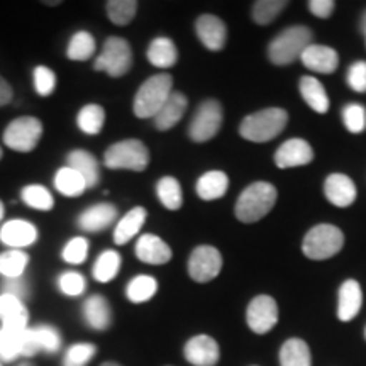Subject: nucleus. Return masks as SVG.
<instances>
[{
  "label": "nucleus",
  "instance_id": "nucleus-1",
  "mask_svg": "<svg viewBox=\"0 0 366 366\" xmlns=\"http://www.w3.org/2000/svg\"><path fill=\"white\" fill-rule=\"evenodd\" d=\"M277 189L268 182H254L246 187L237 197L234 207L236 217L241 222L251 224L263 219L274 207L277 202Z\"/></svg>",
  "mask_w": 366,
  "mask_h": 366
},
{
  "label": "nucleus",
  "instance_id": "nucleus-2",
  "mask_svg": "<svg viewBox=\"0 0 366 366\" xmlns=\"http://www.w3.org/2000/svg\"><path fill=\"white\" fill-rule=\"evenodd\" d=\"M288 114L280 107H269L249 114L242 119L239 126V134L251 143H268L280 136L287 127Z\"/></svg>",
  "mask_w": 366,
  "mask_h": 366
},
{
  "label": "nucleus",
  "instance_id": "nucleus-3",
  "mask_svg": "<svg viewBox=\"0 0 366 366\" xmlns=\"http://www.w3.org/2000/svg\"><path fill=\"white\" fill-rule=\"evenodd\" d=\"M309 44H312V31L307 26H292L272 39L268 44V58L277 66L292 65L300 59Z\"/></svg>",
  "mask_w": 366,
  "mask_h": 366
},
{
  "label": "nucleus",
  "instance_id": "nucleus-4",
  "mask_svg": "<svg viewBox=\"0 0 366 366\" xmlns=\"http://www.w3.org/2000/svg\"><path fill=\"white\" fill-rule=\"evenodd\" d=\"M173 94V79L168 73L149 76L137 90L132 111L139 119H153Z\"/></svg>",
  "mask_w": 366,
  "mask_h": 366
},
{
  "label": "nucleus",
  "instance_id": "nucleus-5",
  "mask_svg": "<svg viewBox=\"0 0 366 366\" xmlns=\"http://www.w3.org/2000/svg\"><path fill=\"white\" fill-rule=\"evenodd\" d=\"M104 163L111 170L144 172L149 164V151L139 139L119 141L105 149Z\"/></svg>",
  "mask_w": 366,
  "mask_h": 366
},
{
  "label": "nucleus",
  "instance_id": "nucleus-6",
  "mask_svg": "<svg viewBox=\"0 0 366 366\" xmlns=\"http://www.w3.org/2000/svg\"><path fill=\"white\" fill-rule=\"evenodd\" d=\"M345 244V234L332 224H317L305 234L302 251L310 259H329L336 256Z\"/></svg>",
  "mask_w": 366,
  "mask_h": 366
},
{
  "label": "nucleus",
  "instance_id": "nucleus-7",
  "mask_svg": "<svg viewBox=\"0 0 366 366\" xmlns=\"http://www.w3.org/2000/svg\"><path fill=\"white\" fill-rule=\"evenodd\" d=\"M94 66L97 71H105L114 79L124 76L132 66V51L129 43L126 39L117 38V36L107 38L104 43L102 53L95 59Z\"/></svg>",
  "mask_w": 366,
  "mask_h": 366
},
{
  "label": "nucleus",
  "instance_id": "nucleus-8",
  "mask_svg": "<svg viewBox=\"0 0 366 366\" xmlns=\"http://www.w3.org/2000/svg\"><path fill=\"white\" fill-rule=\"evenodd\" d=\"M222 105L216 99L204 100L197 107L189 126V136L194 143H205L216 137L222 126Z\"/></svg>",
  "mask_w": 366,
  "mask_h": 366
},
{
  "label": "nucleus",
  "instance_id": "nucleus-9",
  "mask_svg": "<svg viewBox=\"0 0 366 366\" xmlns=\"http://www.w3.org/2000/svg\"><path fill=\"white\" fill-rule=\"evenodd\" d=\"M43 136V124L36 117H19L12 121L4 131V143L14 151L29 153L33 151Z\"/></svg>",
  "mask_w": 366,
  "mask_h": 366
},
{
  "label": "nucleus",
  "instance_id": "nucleus-10",
  "mask_svg": "<svg viewBox=\"0 0 366 366\" xmlns=\"http://www.w3.org/2000/svg\"><path fill=\"white\" fill-rule=\"evenodd\" d=\"M222 269L221 251L214 246H197L189 258V274L197 283H207L217 278Z\"/></svg>",
  "mask_w": 366,
  "mask_h": 366
},
{
  "label": "nucleus",
  "instance_id": "nucleus-11",
  "mask_svg": "<svg viewBox=\"0 0 366 366\" xmlns=\"http://www.w3.org/2000/svg\"><path fill=\"white\" fill-rule=\"evenodd\" d=\"M246 322L254 334H267L278 322L277 300L269 295H258L249 302Z\"/></svg>",
  "mask_w": 366,
  "mask_h": 366
},
{
  "label": "nucleus",
  "instance_id": "nucleus-12",
  "mask_svg": "<svg viewBox=\"0 0 366 366\" xmlns=\"http://www.w3.org/2000/svg\"><path fill=\"white\" fill-rule=\"evenodd\" d=\"M185 360L194 366H216L221 358L217 341L207 334H199L187 341L183 350Z\"/></svg>",
  "mask_w": 366,
  "mask_h": 366
},
{
  "label": "nucleus",
  "instance_id": "nucleus-13",
  "mask_svg": "<svg viewBox=\"0 0 366 366\" xmlns=\"http://www.w3.org/2000/svg\"><path fill=\"white\" fill-rule=\"evenodd\" d=\"M314 159V149L305 139L294 137L283 143L274 153V164L282 170L295 167H304Z\"/></svg>",
  "mask_w": 366,
  "mask_h": 366
},
{
  "label": "nucleus",
  "instance_id": "nucleus-14",
  "mask_svg": "<svg viewBox=\"0 0 366 366\" xmlns=\"http://www.w3.org/2000/svg\"><path fill=\"white\" fill-rule=\"evenodd\" d=\"M302 65L314 73L331 75L337 70L340 65V54L331 46L324 44H309L300 56Z\"/></svg>",
  "mask_w": 366,
  "mask_h": 366
},
{
  "label": "nucleus",
  "instance_id": "nucleus-15",
  "mask_svg": "<svg viewBox=\"0 0 366 366\" xmlns=\"http://www.w3.org/2000/svg\"><path fill=\"white\" fill-rule=\"evenodd\" d=\"M197 38L210 51H221L227 41V27L222 19L212 14H204L195 22Z\"/></svg>",
  "mask_w": 366,
  "mask_h": 366
},
{
  "label": "nucleus",
  "instance_id": "nucleus-16",
  "mask_svg": "<svg viewBox=\"0 0 366 366\" xmlns=\"http://www.w3.org/2000/svg\"><path fill=\"white\" fill-rule=\"evenodd\" d=\"M324 194L332 205L345 209L355 204L358 192L350 177L342 173H331L324 182Z\"/></svg>",
  "mask_w": 366,
  "mask_h": 366
},
{
  "label": "nucleus",
  "instance_id": "nucleus-17",
  "mask_svg": "<svg viewBox=\"0 0 366 366\" xmlns=\"http://www.w3.org/2000/svg\"><path fill=\"white\" fill-rule=\"evenodd\" d=\"M38 239V229L29 221L14 219L0 227V241L11 249H22L34 244Z\"/></svg>",
  "mask_w": 366,
  "mask_h": 366
},
{
  "label": "nucleus",
  "instance_id": "nucleus-18",
  "mask_svg": "<svg viewBox=\"0 0 366 366\" xmlns=\"http://www.w3.org/2000/svg\"><path fill=\"white\" fill-rule=\"evenodd\" d=\"M136 256L148 264H164L172 259V248L157 234H143L136 241Z\"/></svg>",
  "mask_w": 366,
  "mask_h": 366
},
{
  "label": "nucleus",
  "instance_id": "nucleus-19",
  "mask_svg": "<svg viewBox=\"0 0 366 366\" xmlns=\"http://www.w3.org/2000/svg\"><path fill=\"white\" fill-rule=\"evenodd\" d=\"M361 305H363V292L360 283L353 278L342 282L337 294V319L350 322L360 314Z\"/></svg>",
  "mask_w": 366,
  "mask_h": 366
},
{
  "label": "nucleus",
  "instance_id": "nucleus-20",
  "mask_svg": "<svg viewBox=\"0 0 366 366\" xmlns=\"http://www.w3.org/2000/svg\"><path fill=\"white\" fill-rule=\"evenodd\" d=\"M0 320H2V327L26 331L27 322H29V312H27L24 302L7 294L0 295Z\"/></svg>",
  "mask_w": 366,
  "mask_h": 366
},
{
  "label": "nucleus",
  "instance_id": "nucleus-21",
  "mask_svg": "<svg viewBox=\"0 0 366 366\" xmlns=\"http://www.w3.org/2000/svg\"><path fill=\"white\" fill-rule=\"evenodd\" d=\"M187 105H189V100H187L185 95L182 92L173 90V94L168 97L163 107L159 109V112L153 117L154 127L158 131H170L185 116Z\"/></svg>",
  "mask_w": 366,
  "mask_h": 366
},
{
  "label": "nucleus",
  "instance_id": "nucleus-22",
  "mask_svg": "<svg viewBox=\"0 0 366 366\" xmlns=\"http://www.w3.org/2000/svg\"><path fill=\"white\" fill-rule=\"evenodd\" d=\"M116 205L105 202L92 205V207L86 209L84 214H80L79 227L84 229L85 232H100L111 226V224L116 221Z\"/></svg>",
  "mask_w": 366,
  "mask_h": 366
},
{
  "label": "nucleus",
  "instance_id": "nucleus-23",
  "mask_svg": "<svg viewBox=\"0 0 366 366\" xmlns=\"http://www.w3.org/2000/svg\"><path fill=\"white\" fill-rule=\"evenodd\" d=\"M84 319L86 326L95 331H107L112 324L111 304L102 295H92L84 304Z\"/></svg>",
  "mask_w": 366,
  "mask_h": 366
},
{
  "label": "nucleus",
  "instance_id": "nucleus-24",
  "mask_svg": "<svg viewBox=\"0 0 366 366\" xmlns=\"http://www.w3.org/2000/svg\"><path fill=\"white\" fill-rule=\"evenodd\" d=\"M66 167L73 168L75 172H79L84 180L86 182V189L95 187L100 180V168L99 162L95 157L85 149H75L71 153H68L66 157Z\"/></svg>",
  "mask_w": 366,
  "mask_h": 366
},
{
  "label": "nucleus",
  "instance_id": "nucleus-25",
  "mask_svg": "<svg viewBox=\"0 0 366 366\" xmlns=\"http://www.w3.org/2000/svg\"><path fill=\"white\" fill-rule=\"evenodd\" d=\"M146 56H148L151 65L164 70V68H172L177 65L178 49L170 38L159 36V38H154L149 43Z\"/></svg>",
  "mask_w": 366,
  "mask_h": 366
},
{
  "label": "nucleus",
  "instance_id": "nucleus-26",
  "mask_svg": "<svg viewBox=\"0 0 366 366\" xmlns=\"http://www.w3.org/2000/svg\"><path fill=\"white\" fill-rule=\"evenodd\" d=\"M229 189V177L221 170H210L197 180V195L202 200H217L226 195Z\"/></svg>",
  "mask_w": 366,
  "mask_h": 366
},
{
  "label": "nucleus",
  "instance_id": "nucleus-27",
  "mask_svg": "<svg viewBox=\"0 0 366 366\" xmlns=\"http://www.w3.org/2000/svg\"><path fill=\"white\" fill-rule=\"evenodd\" d=\"M300 95L305 104L317 114H326L329 111V95L324 85L315 76H302L300 80Z\"/></svg>",
  "mask_w": 366,
  "mask_h": 366
},
{
  "label": "nucleus",
  "instance_id": "nucleus-28",
  "mask_svg": "<svg viewBox=\"0 0 366 366\" xmlns=\"http://www.w3.org/2000/svg\"><path fill=\"white\" fill-rule=\"evenodd\" d=\"M146 217H148V214H146L144 207L131 209L129 212L116 224V229H114V242L119 246L127 244V242H129L134 236H137V232L141 231V227H143V224L146 222Z\"/></svg>",
  "mask_w": 366,
  "mask_h": 366
},
{
  "label": "nucleus",
  "instance_id": "nucleus-29",
  "mask_svg": "<svg viewBox=\"0 0 366 366\" xmlns=\"http://www.w3.org/2000/svg\"><path fill=\"white\" fill-rule=\"evenodd\" d=\"M280 366H312V356L307 342L292 337L280 350Z\"/></svg>",
  "mask_w": 366,
  "mask_h": 366
},
{
  "label": "nucleus",
  "instance_id": "nucleus-30",
  "mask_svg": "<svg viewBox=\"0 0 366 366\" xmlns=\"http://www.w3.org/2000/svg\"><path fill=\"white\" fill-rule=\"evenodd\" d=\"M54 187L61 195L79 197L86 190V182L79 172L70 167H63L54 175Z\"/></svg>",
  "mask_w": 366,
  "mask_h": 366
},
{
  "label": "nucleus",
  "instance_id": "nucleus-31",
  "mask_svg": "<svg viewBox=\"0 0 366 366\" xmlns=\"http://www.w3.org/2000/svg\"><path fill=\"white\" fill-rule=\"evenodd\" d=\"M158 292V282L149 274H137L127 283L126 295L132 304H144L153 299Z\"/></svg>",
  "mask_w": 366,
  "mask_h": 366
},
{
  "label": "nucleus",
  "instance_id": "nucleus-32",
  "mask_svg": "<svg viewBox=\"0 0 366 366\" xmlns=\"http://www.w3.org/2000/svg\"><path fill=\"white\" fill-rule=\"evenodd\" d=\"M121 264H122L121 254L114 249H107L99 256L97 262L94 264V269H92V273H94V278L97 282L109 283L117 277L119 269H121Z\"/></svg>",
  "mask_w": 366,
  "mask_h": 366
},
{
  "label": "nucleus",
  "instance_id": "nucleus-33",
  "mask_svg": "<svg viewBox=\"0 0 366 366\" xmlns=\"http://www.w3.org/2000/svg\"><path fill=\"white\" fill-rule=\"evenodd\" d=\"M29 256L22 249H9L0 253V274L6 278H19L24 274Z\"/></svg>",
  "mask_w": 366,
  "mask_h": 366
},
{
  "label": "nucleus",
  "instance_id": "nucleus-34",
  "mask_svg": "<svg viewBox=\"0 0 366 366\" xmlns=\"http://www.w3.org/2000/svg\"><path fill=\"white\" fill-rule=\"evenodd\" d=\"M158 200L168 210H178L183 204V194L180 182L173 177H163L157 185Z\"/></svg>",
  "mask_w": 366,
  "mask_h": 366
},
{
  "label": "nucleus",
  "instance_id": "nucleus-35",
  "mask_svg": "<svg viewBox=\"0 0 366 366\" xmlns=\"http://www.w3.org/2000/svg\"><path fill=\"white\" fill-rule=\"evenodd\" d=\"M105 122V111L102 105L97 104H89L76 116V124L85 134H99L102 131Z\"/></svg>",
  "mask_w": 366,
  "mask_h": 366
},
{
  "label": "nucleus",
  "instance_id": "nucleus-36",
  "mask_svg": "<svg viewBox=\"0 0 366 366\" xmlns=\"http://www.w3.org/2000/svg\"><path fill=\"white\" fill-rule=\"evenodd\" d=\"M95 53V39L94 36L86 31H79L71 36L70 43H68L66 56L71 61H85L90 59Z\"/></svg>",
  "mask_w": 366,
  "mask_h": 366
},
{
  "label": "nucleus",
  "instance_id": "nucleus-37",
  "mask_svg": "<svg viewBox=\"0 0 366 366\" xmlns=\"http://www.w3.org/2000/svg\"><path fill=\"white\" fill-rule=\"evenodd\" d=\"M22 334L24 331L0 327V360L14 361L22 356Z\"/></svg>",
  "mask_w": 366,
  "mask_h": 366
},
{
  "label": "nucleus",
  "instance_id": "nucleus-38",
  "mask_svg": "<svg viewBox=\"0 0 366 366\" xmlns=\"http://www.w3.org/2000/svg\"><path fill=\"white\" fill-rule=\"evenodd\" d=\"M288 2L283 0H259L253 4V21L258 26H268L283 12Z\"/></svg>",
  "mask_w": 366,
  "mask_h": 366
},
{
  "label": "nucleus",
  "instance_id": "nucleus-39",
  "mask_svg": "<svg viewBox=\"0 0 366 366\" xmlns=\"http://www.w3.org/2000/svg\"><path fill=\"white\" fill-rule=\"evenodd\" d=\"M22 200L26 205L33 207L36 210H51L54 207V199L49 194V190L46 187L41 185H27L21 192Z\"/></svg>",
  "mask_w": 366,
  "mask_h": 366
},
{
  "label": "nucleus",
  "instance_id": "nucleus-40",
  "mask_svg": "<svg viewBox=\"0 0 366 366\" xmlns=\"http://www.w3.org/2000/svg\"><path fill=\"white\" fill-rule=\"evenodd\" d=\"M137 12L136 0H111L107 2V16L116 26H127Z\"/></svg>",
  "mask_w": 366,
  "mask_h": 366
},
{
  "label": "nucleus",
  "instance_id": "nucleus-41",
  "mask_svg": "<svg viewBox=\"0 0 366 366\" xmlns=\"http://www.w3.org/2000/svg\"><path fill=\"white\" fill-rule=\"evenodd\" d=\"M342 122L351 134H360L366 129V109L361 104H346L342 107Z\"/></svg>",
  "mask_w": 366,
  "mask_h": 366
},
{
  "label": "nucleus",
  "instance_id": "nucleus-42",
  "mask_svg": "<svg viewBox=\"0 0 366 366\" xmlns=\"http://www.w3.org/2000/svg\"><path fill=\"white\" fill-rule=\"evenodd\" d=\"M95 355H97V346L92 342H79L66 351L63 366H86Z\"/></svg>",
  "mask_w": 366,
  "mask_h": 366
},
{
  "label": "nucleus",
  "instance_id": "nucleus-43",
  "mask_svg": "<svg viewBox=\"0 0 366 366\" xmlns=\"http://www.w3.org/2000/svg\"><path fill=\"white\" fill-rule=\"evenodd\" d=\"M36 336H38L39 347L44 353H56L61 347V336L56 327L48 326V324H39L34 327Z\"/></svg>",
  "mask_w": 366,
  "mask_h": 366
},
{
  "label": "nucleus",
  "instance_id": "nucleus-44",
  "mask_svg": "<svg viewBox=\"0 0 366 366\" xmlns=\"http://www.w3.org/2000/svg\"><path fill=\"white\" fill-rule=\"evenodd\" d=\"M85 278L81 273L76 272H65L59 274L58 278V288L61 290V294L68 297H79L85 292Z\"/></svg>",
  "mask_w": 366,
  "mask_h": 366
},
{
  "label": "nucleus",
  "instance_id": "nucleus-45",
  "mask_svg": "<svg viewBox=\"0 0 366 366\" xmlns=\"http://www.w3.org/2000/svg\"><path fill=\"white\" fill-rule=\"evenodd\" d=\"M89 254V241L85 237H73L66 242V246L63 248V259L70 264H80L86 259Z\"/></svg>",
  "mask_w": 366,
  "mask_h": 366
},
{
  "label": "nucleus",
  "instance_id": "nucleus-46",
  "mask_svg": "<svg viewBox=\"0 0 366 366\" xmlns=\"http://www.w3.org/2000/svg\"><path fill=\"white\" fill-rule=\"evenodd\" d=\"M56 86V75L48 66H36L34 68V89L41 97H48L54 92Z\"/></svg>",
  "mask_w": 366,
  "mask_h": 366
},
{
  "label": "nucleus",
  "instance_id": "nucleus-47",
  "mask_svg": "<svg viewBox=\"0 0 366 366\" xmlns=\"http://www.w3.org/2000/svg\"><path fill=\"white\" fill-rule=\"evenodd\" d=\"M346 81L350 89L358 92V94H366V61L363 59L355 61L347 70Z\"/></svg>",
  "mask_w": 366,
  "mask_h": 366
},
{
  "label": "nucleus",
  "instance_id": "nucleus-48",
  "mask_svg": "<svg viewBox=\"0 0 366 366\" xmlns=\"http://www.w3.org/2000/svg\"><path fill=\"white\" fill-rule=\"evenodd\" d=\"M2 294L12 295L21 302H26L31 297V288L24 278H6V282L2 283Z\"/></svg>",
  "mask_w": 366,
  "mask_h": 366
},
{
  "label": "nucleus",
  "instance_id": "nucleus-49",
  "mask_svg": "<svg viewBox=\"0 0 366 366\" xmlns=\"http://www.w3.org/2000/svg\"><path fill=\"white\" fill-rule=\"evenodd\" d=\"M41 351L38 336H36L34 327H27L24 334H22V356L31 358V356L38 355Z\"/></svg>",
  "mask_w": 366,
  "mask_h": 366
},
{
  "label": "nucleus",
  "instance_id": "nucleus-50",
  "mask_svg": "<svg viewBox=\"0 0 366 366\" xmlns=\"http://www.w3.org/2000/svg\"><path fill=\"white\" fill-rule=\"evenodd\" d=\"M336 4L332 0H310L309 2V11L312 16L319 17V19H327L331 16Z\"/></svg>",
  "mask_w": 366,
  "mask_h": 366
},
{
  "label": "nucleus",
  "instance_id": "nucleus-51",
  "mask_svg": "<svg viewBox=\"0 0 366 366\" xmlns=\"http://www.w3.org/2000/svg\"><path fill=\"white\" fill-rule=\"evenodd\" d=\"M12 100V89L6 80L0 76V107L7 105Z\"/></svg>",
  "mask_w": 366,
  "mask_h": 366
},
{
  "label": "nucleus",
  "instance_id": "nucleus-52",
  "mask_svg": "<svg viewBox=\"0 0 366 366\" xmlns=\"http://www.w3.org/2000/svg\"><path fill=\"white\" fill-rule=\"evenodd\" d=\"M361 31H363V34L366 33V11H365V14L363 16H361Z\"/></svg>",
  "mask_w": 366,
  "mask_h": 366
},
{
  "label": "nucleus",
  "instance_id": "nucleus-53",
  "mask_svg": "<svg viewBox=\"0 0 366 366\" xmlns=\"http://www.w3.org/2000/svg\"><path fill=\"white\" fill-rule=\"evenodd\" d=\"M100 366H122V365L116 363V361H107V363H102Z\"/></svg>",
  "mask_w": 366,
  "mask_h": 366
},
{
  "label": "nucleus",
  "instance_id": "nucleus-54",
  "mask_svg": "<svg viewBox=\"0 0 366 366\" xmlns=\"http://www.w3.org/2000/svg\"><path fill=\"white\" fill-rule=\"evenodd\" d=\"M4 210H6V209H4L2 200H0V221H2V219H4Z\"/></svg>",
  "mask_w": 366,
  "mask_h": 366
},
{
  "label": "nucleus",
  "instance_id": "nucleus-55",
  "mask_svg": "<svg viewBox=\"0 0 366 366\" xmlns=\"http://www.w3.org/2000/svg\"><path fill=\"white\" fill-rule=\"evenodd\" d=\"M0 159H2V148H0Z\"/></svg>",
  "mask_w": 366,
  "mask_h": 366
},
{
  "label": "nucleus",
  "instance_id": "nucleus-56",
  "mask_svg": "<svg viewBox=\"0 0 366 366\" xmlns=\"http://www.w3.org/2000/svg\"><path fill=\"white\" fill-rule=\"evenodd\" d=\"M19 366H31V365H27V363H22V365H19Z\"/></svg>",
  "mask_w": 366,
  "mask_h": 366
},
{
  "label": "nucleus",
  "instance_id": "nucleus-57",
  "mask_svg": "<svg viewBox=\"0 0 366 366\" xmlns=\"http://www.w3.org/2000/svg\"><path fill=\"white\" fill-rule=\"evenodd\" d=\"M365 340H366V329H365Z\"/></svg>",
  "mask_w": 366,
  "mask_h": 366
},
{
  "label": "nucleus",
  "instance_id": "nucleus-58",
  "mask_svg": "<svg viewBox=\"0 0 366 366\" xmlns=\"http://www.w3.org/2000/svg\"><path fill=\"white\" fill-rule=\"evenodd\" d=\"M365 38H366V33H365Z\"/></svg>",
  "mask_w": 366,
  "mask_h": 366
}]
</instances>
